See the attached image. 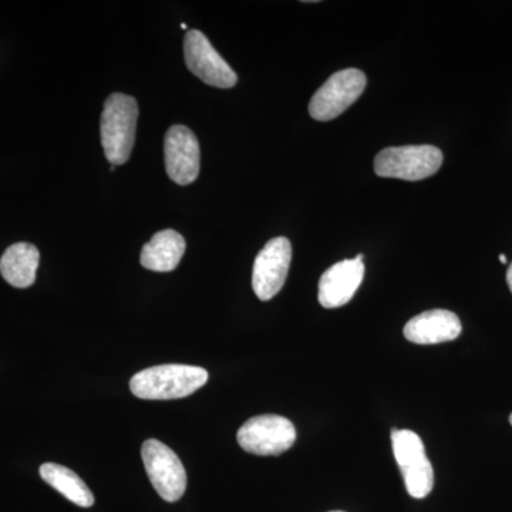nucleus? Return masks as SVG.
<instances>
[{
  "label": "nucleus",
  "instance_id": "13",
  "mask_svg": "<svg viewBox=\"0 0 512 512\" xmlns=\"http://www.w3.org/2000/svg\"><path fill=\"white\" fill-rule=\"evenodd\" d=\"M185 252V239L174 229L157 232L141 251L140 262L154 272H171L180 265Z\"/></svg>",
  "mask_w": 512,
  "mask_h": 512
},
{
  "label": "nucleus",
  "instance_id": "10",
  "mask_svg": "<svg viewBox=\"0 0 512 512\" xmlns=\"http://www.w3.org/2000/svg\"><path fill=\"white\" fill-rule=\"evenodd\" d=\"M165 168L178 185H188L200 174L201 151L198 138L185 126H173L165 134Z\"/></svg>",
  "mask_w": 512,
  "mask_h": 512
},
{
  "label": "nucleus",
  "instance_id": "8",
  "mask_svg": "<svg viewBox=\"0 0 512 512\" xmlns=\"http://www.w3.org/2000/svg\"><path fill=\"white\" fill-rule=\"evenodd\" d=\"M185 64L192 74L218 89H231L238 76L200 30H190L184 39Z\"/></svg>",
  "mask_w": 512,
  "mask_h": 512
},
{
  "label": "nucleus",
  "instance_id": "17",
  "mask_svg": "<svg viewBox=\"0 0 512 512\" xmlns=\"http://www.w3.org/2000/svg\"><path fill=\"white\" fill-rule=\"evenodd\" d=\"M500 262H503V264H507V258H505V255H500Z\"/></svg>",
  "mask_w": 512,
  "mask_h": 512
},
{
  "label": "nucleus",
  "instance_id": "1",
  "mask_svg": "<svg viewBox=\"0 0 512 512\" xmlns=\"http://www.w3.org/2000/svg\"><path fill=\"white\" fill-rule=\"evenodd\" d=\"M208 382L202 367L161 365L141 370L130 380L131 393L144 400L183 399Z\"/></svg>",
  "mask_w": 512,
  "mask_h": 512
},
{
  "label": "nucleus",
  "instance_id": "14",
  "mask_svg": "<svg viewBox=\"0 0 512 512\" xmlns=\"http://www.w3.org/2000/svg\"><path fill=\"white\" fill-rule=\"evenodd\" d=\"M40 254L35 245L28 242L10 245L0 259V274L9 285L25 289L35 284Z\"/></svg>",
  "mask_w": 512,
  "mask_h": 512
},
{
  "label": "nucleus",
  "instance_id": "7",
  "mask_svg": "<svg viewBox=\"0 0 512 512\" xmlns=\"http://www.w3.org/2000/svg\"><path fill=\"white\" fill-rule=\"evenodd\" d=\"M366 83V74L362 70L346 69L332 74L313 94L309 113L318 121L336 119L362 96Z\"/></svg>",
  "mask_w": 512,
  "mask_h": 512
},
{
  "label": "nucleus",
  "instance_id": "4",
  "mask_svg": "<svg viewBox=\"0 0 512 512\" xmlns=\"http://www.w3.org/2000/svg\"><path fill=\"white\" fill-rule=\"evenodd\" d=\"M392 446L407 493L417 500L426 498L434 487V471L423 440L414 431L394 429Z\"/></svg>",
  "mask_w": 512,
  "mask_h": 512
},
{
  "label": "nucleus",
  "instance_id": "11",
  "mask_svg": "<svg viewBox=\"0 0 512 512\" xmlns=\"http://www.w3.org/2000/svg\"><path fill=\"white\" fill-rule=\"evenodd\" d=\"M365 278L363 255L330 266L319 281L318 299L326 309L340 308L352 301Z\"/></svg>",
  "mask_w": 512,
  "mask_h": 512
},
{
  "label": "nucleus",
  "instance_id": "16",
  "mask_svg": "<svg viewBox=\"0 0 512 512\" xmlns=\"http://www.w3.org/2000/svg\"><path fill=\"white\" fill-rule=\"evenodd\" d=\"M507 284L510 286V291L512 292V264L510 265V268H508Z\"/></svg>",
  "mask_w": 512,
  "mask_h": 512
},
{
  "label": "nucleus",
  "instance_id": "5",
  "mask_svg": "<svg viewBox=\"0 0 512 512\" xmlns=\"http://www.w3.org/2000/svg\"><path fill=\"white\" fill-rule=\"evenodd\" d=\"M238 444L256 456H279L295 444L296 429L286 417L265 414L249 419L237 434Z\"/></svg>",
  "mask_w": 512,
  "mask_h": 512
},
{
  "label": "nucleus",
  "instance_id": "9",
  "mask_svg": "<svg viewBox=\"0 0 512 512\" xmlns=\"http://www.w3.org/2000/svg\"><path fill=\"white\" fill-rule=\"evenodd\" d=\"M292 261V245L288 238L271 239L256 256L252 272V288L261 301H271L284 288Z\"/></svg>",
  "mask_w": 512,
  "mask_h": 512
},
{
  "label": "nucleus",
  "instance_id": "19",
  "mask_svg": "<svg viewBox=\"0 0 512 512\" xmlns=\"http://www.w3.org/2000/svg\"><path fill=\"white\" fill-rule=\"evenodd\" d=\"M330 512H343V511H330Z\"/></svg>",
  "mask_w": 512,
  "mask_h": 512
},
{
  "label": "nucleus",
  "instance_id": "2",
  "mask_svg": "<svg viewBox=\"0 0 512 512\" xmlns=\"http://www.w3.org/2000/svg\"><path fill=\"white\" fill-rule=\"evenodd\" d=\"M138 104L127 94L114 93L104 103L100 136L111 165L126 164L136 141Z\"/></svg>",
  "mask_w": 512,
  "mask_h": 512
},
{
  "label": "nucleus",
  "instance_id": "3",
  "mask_svg": "<svg viewBox=\"0 0 512 512\" xmlns=\"http://www.w3.org/2000/svg\"><path fill=\"white\" fill-rule=\"evenodd\" d=\"M443 153L434 146L389 147L375 158V173L382 178L426 180L440 170Z\"/></svg>",
  "mask_w": 512,
  "mask_h": 512
},
{
  "label": "nucleus",
  "instance_id": "6",
  "mask_svg": "<svg viewBox=\"0 0 512 512\" xmlns=\"http://www.w3.org/2000/svg\"><path fill=\"white\" fill-rule=\"evenodd\" d=\"M147 476L163 500L175 503L187 490V473L183 463L170 447L158 440H147L141 447Z\"/></svg>",
  "mask_w": 512,
  "mask_h": 512
},
{
  "label": "nucleus",
  "instance_id": "12",
  "mask_svg": "<svg viewBox=\"0 0 512 512\" xmlns=\"http://www.w3.org/2000/svg\"><path fill=\"white\" fill-rule=\"evenodd\" d=\"M403 333L404 338L416 345H439L460 336L461 322L456 313L434 309L410 319Z\"/></svg>",
  "mask_w": 512,
  "mask_h": 512
},
{
  "label": "nucleus",
  "instance_id": "18",
  "mask_svg": "<svg viewBox=\"0 0 512 512\" xmlns=\"http://www.w3.org/2000/svg\"><path fill=\"white\" fill-rule=\"evenodd\" d=\"M510 423H511V426H512V414L510 416Z\"/></svg>",
  "mask_w": 512,
  "mask_h": 512
},
{
  "label": "nucleus",
  "instance_id": "15",
  "mask_svg": "<svg viewBox=\"0 0 512 512\" xmlns=\"http://www.w3.org/2000/svg\"><path fill=\"white\" fill-rule=\"evenodd\" d=\"M40 477L73 504L82 508H90L94 504L92 491L70 468L46 463L40 467Z\"/></svg>",
  "mask_w": 512,
  "mask_h": 512
}]
</instances>
